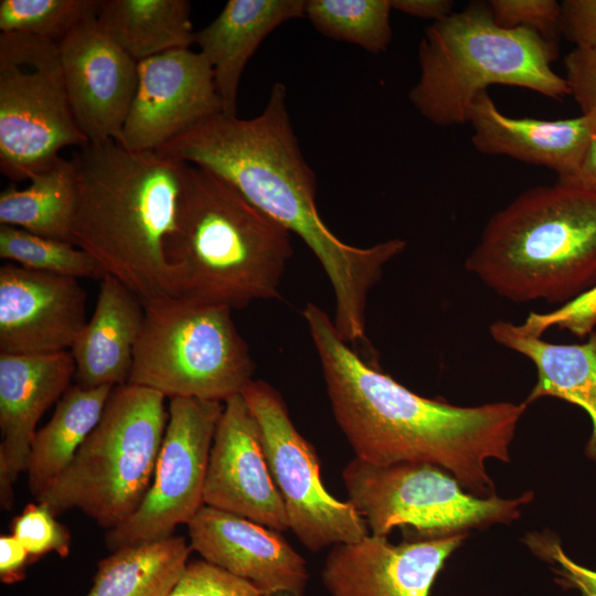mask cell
<instances>
[{"instance_id":"7c38bea8","label":"cell","mask_w":596,"mask_h":596,"mask_svg":"<svg viewBox=\"0 0 596 596\" xmlns=\"http://www.w3.org/2000/svg\"><path fill=\"white\" fill-rule=\"evenodd\" d=\"M223 402L174 397L151 483L139 508L107 531L110 552L172 535L204 505L210 451Z\"/></svg>"},{"instance_id":"ac0fdd59","label":"cell","mask_w":596,"mask_h":596,"mask_svg":"<svg viewBox=\"0 0 596 596\" xmlns=\"http://www.w3.org/2000/svg\"><path fill=\"white\" fill-rule=\"evenodd\" d=\"M187 525L193 551L264 596L306 595L307 563L278 531L205 504Z\"/></svg>"},{"instance_id":"603a6c76","label":"cell","mask_w":596,"mask_h":596,"mask_svg":"<svg viewBox=\"0 0 596 596\" xmlns=\"http://www.w3.org/2000/svg\"><path fill=\"white\" fill-rule=\"evenodd\" d=\"M489 333L497 343L526 356L535 365L538 380L525 404L551 396L587 413L592 433L585 453L596 462V330L586 341L573 344L550 343L521 334L513 322L504 320L492 322Z\"/></svg>"},{"instance_id":"6da1fadb","label":"cell","mask_w":596,"mask_h":596,"mask_svg":"<svg viewBox=\"0 0 596 596\" xmlns=\"http://www.w3.org/2000/svg\"><path fill=\"white\" fill-rule=\"evenodd\" d=\"M157 152L211 171L298 235L331 283L336 297L332 320L338 333L349 344L364 338L369 291L380 280L384 266L405 249L406 242L392 238L356 247L342 242L324 224L316 204V173L302 156L283 83L273 85L256 117L217 114Z\"/></svg>"},{"instance_id":"4316f807","label":"cell","mask_w":596,"mask_h":596,"mask_svg":"<svg viewBox=\"0 0 596 596\" xmlns=\"http://www.w3.org/2000/svg\"><path fill=\"white\" fill-rule=\"evenodd\" d=\"M30 181L25 189L12 184L1 191L0 224L73 244L71 230L76 198L73 159L61 157Z\"/></svg>"},{"instance_id":"ba28073f","label":"cell","mask_w":596,"mask_h":596,"mask_svg":"<svg viewBox=\"0 0 596 596\" xmlns=\"http://www.w3.org/2000/svg\"><path fill=\"white\" fill-rule=\"evenodd\" d=\"M231 309L169 297L145 305L127 384L166 397L225 402L253 381L255 363Z\"/></svg>"},{"instance_id":"9c48e42d","label":"cell","mask_w":596,"mask_h":596,"mask_svg":"<svg viewBox=\"0 0 596 596\" xmlns=\"http://www.w3.org/2000/svg\"><path fill=\"white\" fill-rule=\"evenodd\" d=\"M58 44L0 32V171L12 182L47 170L65 147H82Z\"/></svg>"},{"instance_id":"7a4b0ae2","label":"cell","mask_w":596,"mask_h":596,"mask_svg":"<svg viewBox=\"0 0 596 596\" xmlns=\"http://www.w3.org/2000/svg\"><path fill=\"white\" fill-rule=\"evenodd\" d=\"M302 315L333 416L355 457L379 466L428 462L475 496H497L486 461L510 460L509 448L528 404L466 407L421 396L369 365L320 307L308 302Z\"/></svg>"},{"instance_id":"83f0119b","label":"cell","mask_w":596,"mask_h":596,"mask_svg":"<svg viewBox=\"0 0 596 596\" xmlns=\"http://www.w3.org/2000/svg\"><path fill=\"white\" fill-rule=\"evenodd\" d=\"M390 0H306L305 17L322 35L385 52L392 41Z\"/></svg>"},{"instance_id":"cb8c5ba5","label":"cell","mask_w":596,"mask_h":596,"mask_svg":"<svg viewBox=\"0 0 596 596\" xmlns=\"http://www.w3.org/2000/svg\"><path fill=\"white\" fill-rule=\"evenodd\" d=\"M96 20L138 63L194 44L187 0H100Z\"/></svg>"},{"instance_id":"d4e9b609","label":"cell","mask_w":596,"mask_h":596,"mask_svg":"<svg viewBox=\"0 0 596 596\" xmlns=\"http://www.w3.org/2000/svg\"><path fill=\"white\" fill-rule=\"evenodd\" d=\"M111 390V386H70L49 423L38 429L26 466L29 489L35 498L72 462L99 422Z\"/></svg>"},{"instance_id":"52a82bcc","label":"cell","mask_w":596,"mask_h":596,"mask_svg":"<svg viewBox=\"0 0 596 596\" xmlns=\"http://www.w3.org/2000/svg\"><path fill=\"white\" fill-rule=\"evenodd\" d=\"M148 387H113L96 427L68 467L36 497L54 515L78 509L104 529L129 518L155 476L169 411Z\"/></svg>"},{"instance_id":"5b68a950","label":"cell","mask_w":596,"mask_h":596,"mask_svg":"<svg viewBox=\"0 0 596 596\" xmlns=\"http://www.w3.org/2000/svg\"><path fill=\"white\" fill-rule=\"evenodd\" d=\"M465 267L514 302L564 305L596 284V194L528 189L487 222Z\"/></svg>"},{"instance_id":"9a60e30c","label":"cell","mask_w":596,"mask_h":596,"mask_svg":"<svg viewBox=\"0 0 596 596\" xmlns=\"http://www.w3.org/2000/svg\"><path fill=\"white\" fill-rule=\"evenodd\" d=\"M203 501L278 532L289 530L258 423L242 394L224 402L210 451Z\"/></svg>"},{"instance_id":"d590c367","label":"cell","mask_w":596,"mask_h":596,"mask_svg":"<svg viewBox=\"0 0 596 596\" xmlns=\"http://www.w3.org/2000/svg\"><path fill=\"white\" fill-rule=\"evenodd\" d=\"M564 70L582 114H596V44L574 47L564 58Z\"/></svg>"},{"instance_id":"4dcf8cb0","label":"cell","mask_w":596,"mask_h":596,"mask_svg":"<svg viewBox=\"0 0 596 596\" xmlns=\"http://www.w3.org/2000/svg\"><path fill=\"white\" fill-rule=\"evenodd\" d=\"M55 517L46 504L38 502L28 504L12 520L11 534L24 545L32 558L51 552L61 557L68 555L71 535Z\"/></svg>"},{"instance_id":"1f68e13d","label":"cell","mask_w":596,"mask_h":596,"mask_svg":"<svg viewBox=\"0 0 596 596\" xmlns=\"http://www.w3.org/2000/svg\"><path fill=\"white\" fill-rule=\"evenodd\" d=\"M552 327L567 330L578 339H586L596 330V284L575 299L549 312L531 311L517 330L524 336L541 338Z\"/></svg>"},{"instance_id":"d6a6232c","label":"cell","mask_w":596,"mask_h":596,"mask_svg":"<svg viewBox=\"0 0 596 596\" xmlns=\"http://www.w3.org/2000/svg\"><path fill=\"white\" fill-rule=\"evenodd\" d=\"M493 21L507 29L525 28L555 40L560 31L561 3L555 0L487 1Z\"/></svg>"},{"instance_id":"ab89813d","label":"cell","mask_w":596,"mask_h":596,"mask_svg":"<svg viewBox=\"0 0 596 596\" xmlns=\"http://www.w3.org/2000/svg\"><path fill=\"white\" fill-rule=\"evenodd\" d=\"M556 183L596 194V132L589 141L575 173L564 181H556Z\"/></svg>"},{"instance_id":"f546056e","label":"cell","mask_w":596,"mask_h":596,"mask_svg":"<svg viewBox=\"0 0 596 596\" xmlns=\"http://www.w3.org/2000/svg\"><path fill=\"white\" fill-rule=\"evenodd\" d=\"M100 0H1V32L26 33L53 42L97 13Z\"/></svg>"},{"instance_id":"484cf974","label":"cell","mask_w":596,"mask_h":596,"mask_svg":"<svg viewBox=\"0 0 596 596\" xmlns=\"http://www.w3.org/2000/svg\"><path fill=\"white\" fill-rule=\"evenodd\" d=\"M192 551L182 536H168L111 552L98 563L85 596H169Z\"/></svg>"},{"instance_id":"4fadbf2b","label":"cell","mask_w":596,"mask_h":596,"mask_svg":"<svg viewBox=\"0 0 596 596\" xmlns=\"http://www.w3.org/2000/svg\"><path fill=\"white\" fill-rule=\"evenodd\" d=\"M223 113L213 72L200 52H166L138 63V84L120 143L157 151L168 141Z\"/></svg>"},{"instance_id":"74e56055","label":"cell","mask_w":596,"mask_h":596,"mask_svg":"<svg viewBox=\"0 0 596 596\" xmlns=\"http://www.w3.org/2000/svg\"><path fill=\"white\" fill-rule=\"evenodd\" d=\"M32 557L14 535L0 536V579L13 584L24 578L25 567Z\"/></svg>"},{"instance_id":"3957f363","label":"cell","mask_w":596,"mask_h":596,"mask_svg":"<svg viewBox=\"0 0 596 596\" xmlns=\"http://www.w3.org/2000/svg\"><path fill=\"white\" fill-rule=\"evenodd\" d=\"M76 198L72 243L127 286L143 306L174 297L167 244L183 188V161L87 142L73 156Z\"/></svg>"},{"instance_id":"f1b7e54d","label":"cell","mask_w":596,"mask_h":596,"mask_svg":"<svg viewBox=\"0 0 596 596\" xmlns=\"http://www.w3.org/2000/svg\"><path fill=\"white\" fill-rule=\"evenodd\" d=\"M0 257L25 268L73 278L102 279L106 274L79 247L0 224Z\"/></svg>"},{"instance_id":"30bf717a","label":"cell","mask_w":596,"mask_h":596,"mask_svg":"<svg viewBox=\"0 0 596 596\" xmlns=\"http://www.w3.org/2000/svg\"><path fill=\"white\" fill-rule=\"evenodd\" d=\"M342 479L370 534L379 536L398 526L432 539L509 523L533 499L532 492L514 499L475 496L451 473L428 462L379 466L355 457L343 468Z\"/></svg>"},{"instance_id":"44dd1931","label":"cell","mask_w":596,"mask_h":596,"mask_svg":"<svg viewBox=\"0 0 596 596\" xmlns=\"http://www.w3.org/2000/svg\"><path fill=\"white\" fill-rule=\"evenodd\" d=\"M306 0H230L195 32L194 44L210 64L223 115L237 116V93L245 66L278 26L305 17Z\"/></svg>"},{"instance_id":"277c9868","label":"cell","mask_w":596,"mask_h":596,"mask_svg":"<svg viewBox=\"0 0 596 596\" xmlns=\"http://www.w3.org/2000/svg\"><path fill=\"white\" fill-rule=\"evenodd\" d=\"M167 255L174 297L242 309L279 297L291 233L211 171L184 162L180 211Z\"/></svg>"},{"instance_id":"7402d4cb","label":"cell","mask_w":596,"mask_h":596,"mask_svg":"<svg viewBox=\"0 0 596 596\" xmlns=\"http://www.w3.org/2000/svg\"><path fill=\"white\" fill-rule=\"evenodd\" d=\"M143 317L145 306L135 292L110 275L100 279L94 313L70 350L77 385L115 387L128 382Z\"/></svg>"},{"instance_id":"8d00e7d4","label":"cell","mask_w":596,"mask_h":596,"mask_svg":"<svg viewBox=\"0 0 596 596\" xmlns=\"http://www.w3.org/2000/svg\"><path fill=\"white\" fill-rule=\"evenodd\" d=\"M560 31L577 46L596 44V0L561 2Z\"/></svg>"},{"instance_id":"836d02e7","label":"cell","mask_w":596,"mask_h":596,"mask_svg":"<svg viewBox=\"0 0 596 596\" xmlns=\"http://www.w3.org/2000/svg\"><path fill=\"white\" fill-rule=\"evenodd\" d=\"M169 596H264L257 587L204 560L189 562Z\"/></svg>"},{"instance_id":"ffe728a7","label":"cell","mask_w":596,"mask_h":596,"mask_svg":"<svg viewBox=\"0 0 596 596\" xmlns=\"http://www.w3.org/2000/svg\"><path fill=\"white\" fill-rule=\"evenodd\" d=\"M468 124L478 152L544 167L564 181L577 170L596 132V114L553 120L510 117L486 91L476 97Z\"/></svg>"},{"instance_id":"e575fe53","label":"cell","mask_w":596,"mask_h":596,"mask_svg":"<svg viewBox=\"0 0 596 596\" xmlns=\"http://www.w3.org/2000/svg\"><path fill=\"white\" fill-rule=\"evenodd\" d=\"M529 549L540 558L555 565L556 582L565 588L577 590L581 596H596V571L574 562L564 552L561 541L553 533L532 532L524 539Z\"/></svg>"},{"instance_id":"f35d334b","label":"cell","mask_w":596,"mask_h":596,"mask_svg":"<svg viewBox=\"0 0 596 596\" xmlns=\"http://www.w3.org/2000/svg\"><path fill=\"white\" fill-rule=\"evenodd\" d=\"M392 9L407 15L432 20L433 23L449 17L454 12L451 0H390Z\"/></svg>"},{"instance_id":"d6986e66","label":"cell","mask_w":596,"mask_h":596,"mask_svg":"<svg viewBox=\"0 0 596 596\" xmlns=\"http://www.w3.org/2000/svg\"><path fill=\"white\" fill-rule=\"evenodd\" d=\"M71 351L45 354L0 353V503H14L13 483L26 471L36 425L75 377Z\"/></svg>"},{"instance_id":"8fae6325","label":"cell","mask_w":596,"mask_h":596,"mask_svg":"<svg viewBox=\"0 0 596 596\" xmlns=\"http://www.w3.org/2000/svg\"><path fill=\"white\" fill-rule=\"evenodd\" d=\"M241 394L258 423L289 530L300 543L319 552L369 535V528L354 505L336 499L326 489L316 448L295 427L280 393L265 381L253 380Z\"/></svg>"},{"instance_id":"8992f818","label":"cell","mask_w":596,"mask_h":596,"mask_svg":"<svg viewBox=\"0 0 596 596\" xmlns=\"http://www.w3.org/2000/svg\"><path fill=\"white\" fill-rule=\"evenodd\" d=\"M556 57V41L525 28H502L488 2L470 1L426 29L418 44L419 75L408 99L440 127L469 123L476 97L491 85L561 100L571 93L565 77L552 68Z\"/></svg>"},{"instance_id":"e0dca14e","label":"cell","mask_w":596,"mask_h":596,"mask_svg":"<svg viewBox=\"0 0 596 596\" xmlns=\"http://www.w3.org/2000/svg\"><path fill=\"white\" fill-rule=\"evenodd\" d=\"M87 321L77 278L11 262L0 267V353L70 351Z\"/></svg>"},{"instance_id":"2e32d148","label":"cell","mask_w":596,"mask_h":596,"mask_svg":"<svg viewBox=\"0 0 596 596\" xmlns=\"http://www.w3.org/2000/svg\"><path fill=\"white\" fill-rule=\"evenodd\" d=\"M467 533L392 544L369 534L331 546L321 571L329 596H429L447 558Z\"/></svg>"},{"instance_id":"5bb4252c","label":"cell","mask_w":596,"mask_h":596,"mask_svg":"<svg viewBox=\"0 0 596 596\" xmlns=\"http://www.w3.org/2000/svg\"><path fill=\"white\" fill-rule=\"evenodd\" d=\"M70 104L88 142L120 143L138 84V62L100 28L96 14L58 42Z\"/></svg>"}]
</instances>
